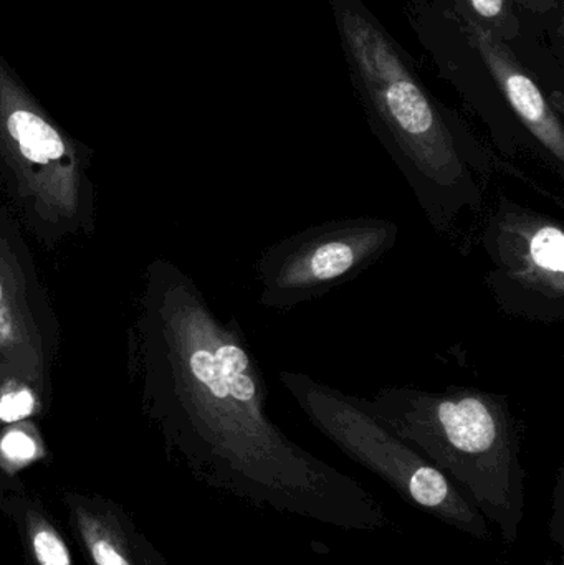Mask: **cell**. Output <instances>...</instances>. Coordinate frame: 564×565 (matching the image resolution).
Segmentation results:
<instances>
[{
  "label": "cell",
  "instance_id": "6da1fadb",
  "mask_svg": "<svg viewBox=\"0 0 564 565\" xmlns=\"http://www.w3.org/2000/svg\"><path fill=\"white\" fill-rule=\"evenodd\" d=\"M162 335L179 444L195 473L251 504L344 531H383L391 518L360 481L305 450L268 415L264 371L234 318L191 281H172Z\"/></svg>",
  "mask_w": 564,
  "mask_h": 565
},
{
  "label": "cell",
  "instance_id": "7a4b0ae2",
  "mask_svg": "<svg viewBox=\"0 0 564 565\" xmlns=\"http://www.w3.org/2000/svg\"><path fill=\"white\" fill-rule=\"evenodd\" d=\"M334 17L368 122L440 238L464 254L476 245L499 174L552 199L427 93L394 40L368 13L334 0Z\"/></svg>",
  "mask_w": 564,
  "mask_h": 565
},
{
  "label": "cell",
  "instance_id": "3957f363",
  "mask_svg": "<svg viewBox=\"0 0 564 565\" xmlns=\"http://www.w3.org/2000/svg\"><path fill=\"white\" fill-rule=\"evenodd\" d=\"M364 402L459 488L503 543L519 541L526 470L519 418L507 395L462 385L443 391L390 385Z\"/></svg>",
  "mask_w": 564,
  "mask_h": 565
},
{
  "label": "cell",
  "instance_id": "277c9868",
  "mask_svg": "<svg viewBox=\"0 0 564 565\" xmlns=\"http://www.w3.org/2000/svg\"><path fill=\"white\" fill-rule=\"evenodd\" d=\"M278 379L324 438L354 463L381 478L404 503L473 540H492L486 518L459 488L413 445L387 428L368 408L363 397L347 394L304 372L281 371Z\"/></svg>",
  "mask_w": 564,
  "mask_h": 565
},
{
  "label": "cell",
  "instance_id": "5b68a950",
  "mask_svg": "<svg viewBox=\"0 0 564 565\" xmlns=\"http://www.w3.org/2000/svg\"><path fill=\"white\" fill-rule=\"evenodd\" d=\"M487 289L502 315L535 324L564 322V225L496 192L477 231Z\"/></svg>",
  "mask_w": 564,
  "mask_h": 565
},
{
  "label": "cell",
  "instance_id": "8992f818",
  "mask_svg": "<svg viewBox=\"0 0 564 565\" xmlns=\"http://www.w3.org/2000/svg\"><path fill=\"white\" fill-rule=\"evenodd\" d=\"M400 225L360 215L334 218L268 245L255 262L258 305L291 311L354 280L396 247Z\"/></svg>",
  "mask_w": 564,
  "mask_h": 565
},
{
  "label": "cell",
  "instance_id": "52a82bcc",
  "mask_svg": "<svg viewBox=\"0 0 564 565\" xmlns=\"http://www.w3.org/2000/svg\"><path fill=\"white\" fill-rule=\"evenodd\" d=\"M0 152L42 217L70 218L82 199V168L62 132L0 68Z\"/></svg>",
  "mask_w": 564,
  "mask_h": 565
},
{
  "label": "cell",
  "instance_id": "ba28073f",
  "mask_svg": "<svg viewBox=\"0 0 564 565\" xmlns=\"http://www.w3.org/2000/svg\"><path fill=\"white\" fill-rule=\"evenodd\" d=\"M454 12L459 19L467 43L489 70L513 122L519 128L526 158L539 162L549 174L563 181L564 126L562 115L556 111L552 98L545 95L542 86L517 60L509 45L479 25L456 0Z\"/></svg>",
  "mask_w": 564,
  "mask_h": 565
},
{
  "label": "cell",
  "instance_id": "9c48e42d",
  "mask_svg": "<svg viewBox=\"0 0 564 565\" xmlns=\"http://www.w3.org/2000/svg\"><path fill=\"white\" fill-rule=\"evenodd\" d=\"M0 354L33 381H42L43 354L25 296L9 258L0 250Z\"/></svg>",
  "mask_w": 564,
  "mask_h": 565
},
{
  "label": "cell",
  "instance_id": "30bf717a",
  "mask_svg": "<svg viewBox=\"0 0 564 565\" xmlns=\"http://www.w3.org/2000/svg\"><path fill=\"white\" fill-rule=\"evenodd\" d=\"M70 508L76 533L93 564L139 565L135 550L115 514L83 498H72Z\"/></svg>",
  "mask_w": 564,
  "mask_h": 565
},
{
  "label": "cell",
  "instance_id": "8fae6325",
  "mask_svg": "<svg viewBox=\"0 0 564 565\" xmlns=\"http://www.w3.org/2000/svg\"><path fill=\"white\" fill-rule=\"evenodd\" d=\"M26 540L35 565H73L72 553L62 534L36 511L26 513Z\"/></svg>",
  "mask_w": 564,
  "mask_h": 565
},
{
  "label": "cell",
  "instance_id": "7c38bea8",
  "mask_svg": "<svg viewBox=\"0 0 564 565\" xmlns=\"http://www.w3.org/2000/svg\"><path fill=\"white\" fill-rule=\"evenodd\" d=\"M456 2H459L479 25L489 30L500 42L507 43L519 36L520 22L509 0H456Z\"/></svg>",
  "mask_w": 564,
  "mask_h": 565
},
{
  "label": "cell",
  "instance_id": "4fadbf2b",
  "mask_svg": "<svg viewBox=\"0 0 564 565\" xmlns=\"http://www.w3.org/2000/svg\"><path fill=\"white\" fill-rule=\"evenodd\" d=\"M0 457L12 467H23L40 457L39 445L23 430H10L0 440Z\"/></svg>",
  "mask_w": 564,
  "mask_h": 565
},
{
  "label": "cell",
  "instance_id": "5bb4252c",
  "mask_svg": "<svg viewBox=\"0 0 564 565\" xmlns=\"http://www.w3.org/2000/svg\"><path fill=\"white\" fill-rule=\"evenodd\" d=\"M35 408V397L29 387L7 388L0 395V420L12 424L30 417Z\"/></svg>",
  "mask_w": 564,
  "mask_h": 565
},
{
  "label": "cell",
  "instance_id": "9a60e30c",
  "mask_svg": "<svg viewBox=\"0 0 564 565\" xmlns=\"http://www.w3.org/2000/svg\"><path fill=\"white\" fill-rule=\"evenodd\" d=\"M550 533H552L555 543L564 546V473L560 468L558 478H556L555 493H553L552 523H550Z\"/></svg>",
  "mask_w": 564,
  "mask_h": 565
},
{
  "label": "cell",
  "instance_id": "2e32d148",
  "mask_svg": "<svg viewBox=\"0 0 564 565\" xmlns=\"http://www.w3.org/2000/svg\"><path fill=\"white\" fill-rule=\"evenodd\" d=\"M515 2L535 13L553 12L558 7V0H515Z\"/></svg>",
  "mask_w": 564,
  "mask_h": 565
},
{
  "label": "cell",
  "instance_id": "e0dca14e",
  "mask_svg": "<svg viewBox=\"0 0 564 565\" xmlns=\"http://www.w3.org/2000/svg\"><path fill=\"white\" fill-rule=\"evenodd\" d=\"M155 565H168V564H166V563H164V561L159 559V557H156V563H155Z\"/></svg>",
  "mask_w": 564,
  "mask_h": 565
},
{
  "label": "cell",
  "instance_id": "ac0fdd59",
  "mask_svg": "<svg viewBox=\"0 0 564 565\" xmlns=\"http://www.w3.org/2000/svg\"><path fill=\"white\" fill-rule=\"evenodd\" d=\"M560 565H563V564H560Z\"/></svg>",
  "mask_w": 564,
  "mask_h": 565
}]
</instances>
